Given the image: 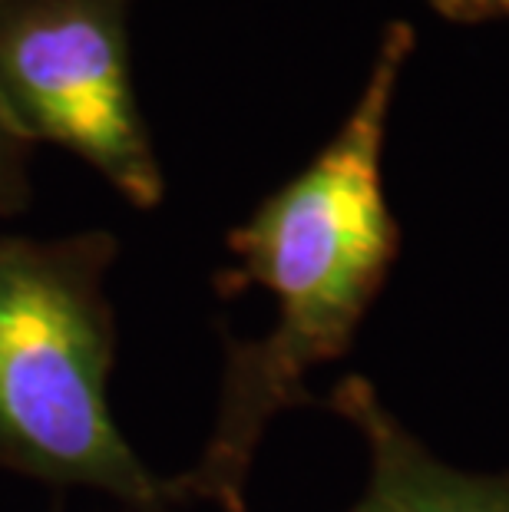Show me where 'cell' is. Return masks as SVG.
<instances>
[{
	"instance_id": "cell-6",
	"label": "cell",
	"mask_w": 509,
	"mask_h": 512,
	"mask_svg": "<svg viewBox=\"0 0 509 512\" xmlns=\"http://www.w3.org/2000/svg\"><path fill=\"white\" fill-rule=\"evenodd\" d=\"M433 10L457 24H483V20H509V0H430Z\"/></svg>"
},
{
	"instance_id": "cell-1",
	"label": "cell",
	"mask_w": 509,
	"mask_h": 512,
	"mask_svg": "<svg viewBox=\"0 0 509 512\" xmlns=\"http://www.w3.org/2000/svg\"><path fill=\"white\" fill-rule=\"evenodd\" d=\"M414 27L394 20L371 73L331 143L232 228V268L219 291L262 288L275 298L272 331L225 341L219 410L199 463L179 476L192 499L248 512L245 483L258 443L278 413L314 403L311 370L348 354L400 252V228L384 192V139Z\"/></svg>"
},
{
	"instance_id": "cell-3",
	"label": "cell",
	"mask_w": 509,
	"mask_h": 512,
	"mask_svg": "<svg viewBox=\"0 0 509 512\" xmlns=\"http://www.w3.org/2000/svg\"><path fill=\"white\" fill-rule=\"evenodd\" d=\"M0 110L83 159L136 209L166 195L133 83L129 0H0Z\"/></svg>"
},
{
	"instance_id": "cell-5",
	"label": "cell",
	"mask_w": 509,
	"mask_h": 512,
	"mask_svg": "<svg viewBox=\"0 0 509 512\" xmlns=\"http://www.w3.org/2000/svg\"><path fill=\"white\" fill-rule=\"evenodd\" d=\"M30 149L20 129L0 110V219L30 205Z\"/></svg>"
},
{
	"instance_id": "cell-4",
	"label": "cell",
	"mask_w": 509,
	"mask_h": 512,
	"mask_svg": "<svg viewBox=\"0 0 509 512\" xmlns=\"http://www.w3.org/2000/svg\"><path fill=\"white\" fill-rule=\"evenodd\" d=\"M328 407L367 446V483L351 512H509V470H453L387 410L377 387L361 374L334 384Z\"/></svg>"
},
{
	"instance_id": "cell-2",
	"label": "cell",
	"mask_w": 509,
	"mask_h": 512,
	"mask_svg": "<svg viewBox=\"0 0 509 512\" xmlns=\"http://www.w3.org/2000/svg\"><path fill=\"white\" fill-rule=\"evenodd\" d=\"M116 255L103 228L0 235V466L93 489L129 512H172L189 503L179 476L149 470L110 407L116 314L106 275Z\"/></svg>"
}]
</instances>
